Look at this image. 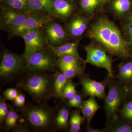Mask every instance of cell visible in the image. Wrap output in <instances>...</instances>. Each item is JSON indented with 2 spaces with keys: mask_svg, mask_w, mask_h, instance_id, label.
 Masks as SVG:
<instances>
[{
  "mask_svg": "<svg viewBox=\"0 0 132 132\" xmlns=\"http://www.w3.org/2000/svg\"><path fill=\"white\" fill-rule=\"evenodd\" d=\"M87 34L109 54L125 60L131 56L128 43L117 26L106 17L101 16L96 19Z\"/></svg>",
  "mask_w": 132,
  "mask_h": 132,
  "instance_id": "obj_1",
  "label": "cell"
},
{
  "mask_svg": "<svg viewBox=\"0 0 132 132\" xmlns=\"http://www.w3.org/2000/svg\"><path fill=\"white\" fill-rule=\"evenodd\" d=\"M30 72L23 76L18 86L27 92L34 101L45 103L55 96L54 77L42 72Z\"/></svg>",
  "mask_w": 132,
  "mask_h": 132,
  "instance_id": "obj_2",
  "label": "cell"
},
{
  "mask_svg": "<svg viewBox=\"0 0 132 132\" xmlns=\"http://www.w3.org/2000/svg\"><path fill=\"white\" fill-rule=\"evenodd\" d=\"M105 80L108 88V94L104 100L106 124L118 119L119 111L127 98L126 86L118 81L114 75H108Z\"/></svg>",
  "mask_w": 132,
  "mask_h": 132,
  "instance_id": "obj_3",
  "label": "cell"
},
{
  "mask_svg": "<svg viewBox=\"0 0 132 132\" xmlns=\"http://www.w3.org/2000/svg\"><path fill=\"white\" fill-rule=\"evenodd\" d=\"M23 110L26 123L34 131H47L54 124V109L42 104L29 105Z\"/></svg>",
  "mask_w": 132,
  "mask_h": 132,
  "instance_id": "obj_4",
  "label": "cell"
},
{
  "mask_svg": "<svg viewBox=\"0 0 132 132\" xmlns=\"http://www.w3.org/2000/svg\"><path fill=\"white\" fill-rule=\"evenodd\" d=\"M26 59L7 50L3 51L0 66V76L4 82H10L19 76L24 68Z\"/></svg>",
  "mask_w": 132,
  "mask_h": 132,
  "instance_id": "obj_5",
  "label": "cell"
},
{
  "mask_svg": "<svg viewBox=\"0 0 132 132\" xmlns=\"http://www.w3.org/2000/svg\"><path fill=\"white\" fill-rule=\"evenodd\" d=\"M55 55L45 48L34 53L26 59V67L29 72L54 71L56 63Z\"/></svg>",
  "mask_w": 132,
  "mask_h": 132,
  "instance_id": "obj_6",
  "label": "cell"
},
{
  "mask_svg": "<svg viewBox=\"0 0 132 132\" xmlns=\"http://www.w3.org/2000/svg\"><path fill=\"white\" fill-rule=\"evenodd\" d=\"M86 52V59L85 64L89 63L93 65L105 69L108 72V75L113 76L112 60L106 51L98 45L90 44L85 47Z\"/></svg>",
  "mask_w": 132,
  "mask_h": 132,
  "instance_id": "obj_7",
  "label": "cell"
},
{
  "mask_svg": "<svg viewBox=\"0 0 132 132\" xmlns=\"http://www.w3.org/2000/svg\"><path fill=\"white\" fill-rule=\"evenodd\" d=\"M52 15L42 13L31 14L20 25L10 29L11 36H20L27 31L40 28L43 26L52 21Z\"/></svg>",
  "mask_w": 132,
  "mask_h": 132,
  "instance_id": "obj_8",
  "label": "cell"
},
{
  "mask_svg": "<svg viewBox=\"0 0 132 132\" xmlns=\"http://www.w3.org/2000/svg\"><path fill=\"white\" fill-rule=\"evenodd\" d=\"M79 82L82 86V92L85 96L97 97L100 100H104L106 97V81L99 82L92 79L89 75L84 73L78 76Z\"/></svg>",
  "mask_w": 132,
  "mask_h": 132,
  "instance_id": "obj_9",
  "label": "cell"
},
{
  "mask_svg": "<svg viewBox=\"0 0 132 132\" xmlns=\"http://www.w3.org/2000/svg\"><path fill=\"white\" fill-rule=\"evenodd\" d=\"M20 36L25 42L26 47L24 56L25 59L34 53L45 49L46 42L40 28L27 31Z\"/></svg>",
  "mask_w": 132,
  "mask_h": 132,
  "instance_id": "obj_10",
  "label": "cell"
},
{
  "mask_svg": "<svg viewBox=\"0 0 132 132\" xmlns=\"http://www.w3.org/2000/svg\"><path fill=\"white\" fill-rule=\"evenodd\" d=\"M43 34L49 46H58L68 39V34L60 24L50 21L44 26Z\"/></svg>",
  "mask_w": 132,
  "mask_h": 132,
  "instance_id": "obj_11",
  "label": "cell"
},
{
  "mask_svg": "<svg viewBox=\"0 0 132 132\" xmlns=\"http://www.w3.org/2000/svg\"><path fill=\"white\" fill-rule=\"evenodd\" d=\"M31 14L20 13L4 8L1 12V28L10 29L16 27L20 26Z\"/></svg>",
  "mask_w": 132,
  "mask_h": 132,
  "instance_id": "obj_12",
  "label": "cell"
},
{
  "mask_svg": "<svg viewBox=\"0 0 132 132\" xmlns=\"http://www.w3.org/2000/svg\"><path fill=\"white\" fill-rule=\"evenodd\" d=\"M90 20V18L86 16L75 15L67 25L68 34L75 38L81 36L87 29Z\"/></svg>",
  "mask_w": 132,
  "mask_h": 132,
  "instance_id": "obj_13",
  "label": "cell"
},
{
  "mask_svg": "<svg viewBox=\"0 0 132 132\" xmlns=\"http://www.w3.org/2000/svg\"><path fill=\"white\" fill-rule=\"evenodd\" d=\"M73 5L66 0H55L53 3V16L62 20L68 19L73 13Z\"/></svg>",
  "mask_w": 132,
  "mask_h": 132,
  "instance_id": "obj_14",
  "label": "cell"
},
{
  "mask_svg": "<svg viewBox=\"0 0 132 132\" xmlns=\"http://www.w3.org/2000/svg\"><path fill=\"white\" fill-rule=\"evenodd\" d=\"M48 47L50 50L58 57L64 55H73L85 62L78 53V45L77 42L67 43L58 46L48 45Z\"/></svg>",
  "mask_w": 132,
  "mask_h": 132,
  "instance_id": "obj_15",
  "label": "cell"
},
{
  "mask_svg": "<svg viewBox=\"0 0 132 132\" xmlns=\"http://www.w3.org/2000/svg\"><path fill=\"white\" fill-rule=\"evenodd\" d=\"M101 107L98 104L95 97L91 96L86 100L82 102L81 109L83 116L87 121V126H90L92 119L97 111Z\"/></svg>",
  "mask_w": 132,
  "mask_h": 132,
  "instance_id": "obj_16",
  "label": "cell"
},
{
  "mask_svg": "<svg viewBox=\"0 0 132 132\" xmlns=\"http://www.w3.org/2000/svg\"><path fill=\"white\" fill-rule=\"evenodd\" d=\"M27 1L29 13L46 12L53 15V0H27Z\"/></svg>",
  "mask_w": 132,
  "mask_h": 132,
  "instance_id": "obj_17",
  "label": "cell"
},
{
  "mask_svg": "<svg viewBox=\"0 0 132 132\" xmlns=\"http://www.w3.org/2000/svg\"><path fill=\"white\" fill-rule=\"evenodd\" d=\"M124 86L132 83V60L123 62L119 66L118 74L114 76Z\"/></svg>",
  "mask_w": 132,
  "mask_h": 132,
  "instance_id": "obj_18",
  "label": "cell"
},
{
  "mask_svg": "<svg viewBox=\"0 0 132 132\" xmlns=\"http://www.w3.org/2000/svg\"><path fill=\"white\" fill-rule=\"evenodd\" d=\"M105 128L106 132H132V123L118 118L106 124Z\"/></svg>",
  "mask_w": 132,
  "mask_h": 132,
  "instance_id": "obj_19",
  "label": "cell"
},
{
  "mask_svg": "<svg viewBox=\"0 0 132 132\" xmlns=\"http://www.w3.org/2000/svg\"><path fill=\"white\" fill-rule=\"evenodd\" d=\"M84 62L80 61L75 64L59 66L61 71L67 77L71 79L76 76L84 73V65H82Z\"/></svg>",
  "mask_w": 132,
  "mask_h": 132,
  "instance_id": "obj_20",
  "label": "cell"
},
{
  "mask_svg": "<svg viewBox=\"0 0 132 132\" xmlns=\"http://www.w3.org/2000/svg\"><path fill=\"white\" fill-rule=\"evenodd\" d=\"M131 7L130 0H113L111 8L114 14L118 17H121L127 13Z\"/></svg>",
  "mask_w": 132,
  "mask_h": 132,
  "instance_id": "obj_21",
  "label": "cell"
},
{
  "mask_svg": "<svg viewBox=\"0 0 132 132\" xmlns=\"http://www.w3.org/2000/svg\"><path fill=\"white\" fill-rule=\"evenodd\" d=\"M4 8L20 13H29L27 0H3Z\"/></svg>",
  "mask_w": 132,
  "mask_h": 132,
  "instance_id": "obj_22",
  "label": "cell"
},
{
  "mask_svg": "<svg viewBox=\"0 0 132 132\" xmlns=\"http://www.w3.org/2000/svg\"><path fill=\"white\" fill-rule=\"evenodd\" d=\"M54 77L55 96L58 98H62L64 87L70 79L61 71V72H57Z\"/></svg>",
  "mask_w": 132,
  "mask_h": 132,
  "instance_id": "obj_23",
  "label": "cell"
},
{
  "mask_svg": "<svg viewBox=\"0 0 132 132\" xmlns=\"http://www.w3.org/2000/svg\"><path fill=\"white\" fill-rule=\"evenodd\" d=\"M69 114V110L67 108L62 107L59 110L54 120V124L57 128L65 129L68 127Z\"/></svg>",
  "mask_w": 132,
  "mask_h": 132,
  "instance_id": "obj_24",
  "label": "cell"
},
{
  "mask_svg": "<svg viewBox=\"0 0 132 132\" xmlns=\"http://www.w3.org/2000/svg\"><path fill=\"white\" fill-rule=\"evenodd\" d=\"M85 119L84 117L81 115L79 111L75 110L73 111L69 119L70 132H79L80 130L81 125Z\"/></svg>",
  "mask_w": 132,
  "mask_h": 132,
  "instance_id": "obj_25",
  "label": "cell"
},
{
  "mask_svg": "<svg viewBox=\"0 0 132 132\" xmlns=\"http://www.w3.org/2000/svg\"><path fill=\"white\" fill-rule=\"evenodd\" d=\"M100 0H80V7L82 12L87 14L94 13L101 3Z\"/></svg>",
  "mask_w": 132,
  "mask_h": 132,
  "instance_id": "obj_26",
  "label": "cell"
},
{
  "mask_svg": "<svg viewBox=\"0 0 132 132\" xmlns=\"http://www.w3.org/2000/svg\"><path fill=\"white\" fill-rule=\"evenodd\" d=\"M118 118L132 123V100H127L120 109Z\"/></svg>",
  "mask_w": 132,
  "mask_h": 132,
  "instance_id": "obj_27",
  "label": "cell"
},
{
  "mask_svg": "<svg viewBox=\"0 0 132 132\" xmlns=\"http://www.w3.org/2000/svg\"><path fill=\"white\" fill-rule=\"evenodd\" d=\"M19 116L14 110L9 112L5 120V125L7 129L13 128L16 126Z\"/></svg>",
  "mask_w": 132,
  "mask_h": 132,
  "instance_id": "obj_28",
  "label": "cell"
},
{
  "mask_svg": "<svg viewBox=\"0 0 132 132\" xmlns=\"http://www.w3.org/2000/svg\"><path fill=\"white\" fill-rule=\"evenodd\" d=\"M58 60L56 62L58 67L63 65H70L75 64L79 62L82 61L78 57L72 55H64L59 56Z\"/></svg>",
  "mask_w": 132,
  "mask_h": 132,
  "instance_id": "obj_29",
  "label": "cell"
},
{
  "mask_svg": "<svg viewBox=\"0 0 132 132\" xmlns=\"http://www.w3.org/2000/svg\"><path fill=\"white\" fill-rule=\"evenodd\" d=\"M76 86L75 84L72 82L71 80H69L64 87L62 92V98L68 99L71 97L74 96L77 93L76 89Z\"/></svg>",
  "mask_w": 132,
  "mask_h": 132,
  "instance_id": "obj_30",
  "label": "cell"
},
{
  "mask_svg": "<svg viewBox=\"0 0 132 132\" xmlns=\"http://www.w3.org/2000/svg\"><path fill=\"white\" fill-rule=\"evenodd\" d=\"M9 112L7 105L4 100L1 99L0 102V122L1 125L5 120Z\"/></svg>",
  "mask_w": 132,
  "mask_h": 132,
  "instance_id": "obj_31",
  "label": "cell"
},
{
  "mask_svg": "<svg viewBox=\"0 0 132 132\" xmlns=\"http://www.w3.org/2000/svg\"><path fill=\"white\" fill-rule=\"evenodd\" d=\"M18 93L16 89L9 88L6 90L4 93V98L6 100L13 101L18 95Z\"/></svg>",
  "mask_w": 132,
  "mask_h": 132,
  "instance_id": "obj_32",
  "label": "cell"
},
{
  "mask_svg": "<svg viewBox=\"0 0 132 132\" xmlns=\"http://www.w3.org/2000/svg\"><path fill=\"white\" fill-rule=\"evenodd\" d=\"M124 29L125 34L128 39V44L131 53H132V27L125 25Z\"/></svg>",
  "mask_w": 132,
  "mask_h": 132,
  "instance_id": "obj_33",
  "label": "cell"
},
{
  "mask_svg": "<svg viewBox=\"0 0 132 132\" xmlns=\"http://www.w3.org/2000/svg\"><path fill=\"white\" fill-rule=\"evenodd\" d=\"M26 99L24 95L22 94L18 95L17 97L15 99L14 104L16 106L21 107L24 106L25 104Z\"/></svg>",
  "mask_w": 132,
  "mask_h": 132,
  "instance_id": "obj_34",
  "label": "cell"
},
{
  "mask_svg": "<svg viewBox=\"0 0 132 132\" xmlns=\"http://www.w3.org/2000/svg\"><path fill=\"white\" fill-rule=\"evenodd\" d=\"M75 101V107L76 108H80L83 102L82 96L78 93L74 96Z\"/></svg>",
  "mask_w": 132,
  "mask_h": 132,
  "instance_id": "obj_35",
  "label": "cell"
},
{
  "mask_svg": "<svg viewBox=\"0 0 132 132\" xmlns=\"http://www.w3.org/2000/svg\"><path fill=\"white\" fill-rule=\"evenodd\" d=\"M86 132H106L105 129H100L95 128L92 127L87 126L86 128Z\"/></svg>",
  "mask_w": 132,
  "mask_h": 132,
  "instance_id": "obj_36",
  "label": "cell"
},
{
  "mask_svg": "<svg viewBox=\"0 0 132 132\" xmlns=\"http://www.w3.org/2000/svg\"><path fill=\"white\" fill-rule=\"evenodd\" d=\"M127 92V100H132V83L131 85L126 86Z\"/></svg>",
  "mask_w": 132,
  "mask_h": 132,
  "instance_id": "obj_37",
  "label": "cell"
},
{
  "mask_svg": "<svg viewBox=\"0 0 132 132\" xmlns=\"http://www.w3.org/2000/svg\"><path fill=\"white\" fill-rule=\"evenodd\" d=\"M68 104L69 106L73 107H75V101L74 97H71L68 99Z\"/></svg>",
  "mask_w": 132,
  "mask_h": 132,
  "instance_id": "obj_38",
  "label": "cell"
},
{
  "mask_svg": "<svg viewBox=\"0 0 132 132\" xmlns=\"http://www.w3.org/2000/svg\"><path fill=\"white\" fill-rule=\"evenodd\" d=\"M126 25L132 27V12L128 17L127 24Z\"/></svg>",
  "mask_w": 132,
  "mask_h": 132,
  "instance_id": "obj_39",
  "label": "cell"
},
{
  "mask_svg": "<svg viewBox=\"0 0 132 132\" xmlns=\"http://www.w3.org/2000/svg\"><path fill=\"white\" fill-rule=\"evenodd\" d=\"M100 1L101 2L105 3L108 1L109 0H100Z\"/></svg>",
  "mask_w": 132,
  "mask_h": 132,
  "instance_id": "obj_40",
  "label": "cell"
}]
</instances>
